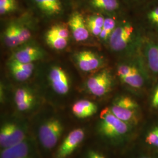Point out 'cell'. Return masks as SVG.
<instances>
[{
    "label": "cell",
    "instance_id": "obj_1",
    "mask_svg": "<svg viewBox=\"0 0 158 158\" xmlns=\"http://www.w3.org/2000/svg\"><path fill=\"white\" fill-rule=\"evenodd\" d=\"M143 37L141 29L130 11L118 17L107 45L120 59L134 56L140 53Z\"/></svg>",
    "mask_w": 158,
    "mask_h": 158
},
{
    "label": "cell",
    "instance_id": "obj_2",
    "mask_svg": "<svg viewBox=\"0 0 158 158\" xmlns=\"http://www.w3.org/2000/svg\"><path fill=\"white\" fill-rule=\"evenodd\" d=\"M131 126L117 117L107 107L100 114L97 131L103 139L111 143H119L124 141L130 134Z\"/></svg>",
    "mask_w": 158,
    "mask_h": 158
},
{
    "label": "cell",
    "instance_id": "obj_3",
    "mask_svg": "<svg viewBox=\"0 0 158 158\" xmlns=\"http://www.w3.org/2000/svg\"><path fill=\"white\" fill-rule=\"evenodd\" d=\"M131 13L145 36L158 37V0H151Z\"/></svg>",
    "mask_w": 158,
    "mask_h": 158
},
{
    "label": "cell",
    "instance_id": "obj_4",
    "mask_svg": "<svg viewBox=\"0 0 158 158\" xmlns=\"http://www.w3.org/2000/svg\"><path fill=\"white\" fill-rule=\"evenodd\" d=\"M119 119L131 125L136 124L140 116V107L132 97L121 95L114 98L109 107Z\"/></svg>",
    "mask_w": 158,
    "mask_h": 158
},
{
    "label": "cell",
    "instance_id": "obj_5",
    "mask_svg": "<svg viewBox=\"0 0 158 158\" xmlns=\"http://www.w3.org/2000/svg\"><path fill=\"white\" fill-rule=\"evenodd\" d=\"M79 6L91 12L119 17L130 12L123 0H74Z\"/></svg>",
    "mask_w": 158,
    "mask_h": 158
},
{
    "label": "cell",
    "instance_id": "obj_6",
    "mask_svg": "<svg viewBox=\"0 0 158 158\" xmlns=\"http://www.w3.org/2000/svg\"><path fill=\"white\" fill-rule=\"evenodd\" d=\"M34 11L48 19L62 17L69 9L70 0H28Z\"/></svg>",
    "mask_w": 158,
    "mask_h": 158
},
{
    "label": "cell",
    "instance_id": "obj_7",
    "mask_svg": "<svg viewBox=\"0 0 158 158\" xmlns=\"http://www.w3.org/2000/svg\"><path fill=\"white\" fill-rule=\"evenodd\" d=\"M64 131V125L57 118L51 117L44 121L38 128V136L42 147L48 150L55 147Z\"/></svg>",
    "mask_w": 158,
    "mask_h": 158
},
{
    "label": "cell",
    "instance_id": "obj_8",
    "mask_svg": "<svg viewBox=\"0 0 158 158\" xmlns=\"http://www.w3.org/2000/svg\"><path fill=\"white\" fill-rule=\"evenodd\" d=\"M27 125L16 121H9L1 125L0 146L1 149L14 147L26 139Z\"/></svg>",
    "mask_w": 158,
    "mask_h": 158
},
{
    "label": "cell",
    "instance_id": "obj_9",
    "mask_svg": "<svg viewBox=\"0 0 158 158\" xmlns=\"http://www.w3.org/2000/svg\"><path fill=\"white\" fill-rule=\"evenodd\" d=\"M140 55L154 81L158 78V37H143Z\"/></svg>",
    "mask_w": 158,
    "mask_h": 158
},
{
    "label": "cell",
    "instance_id": "obj_10",
    "mask_svg": "<svg viewBox=\"0 0 158 158\" xmlns=\"http://www.w3.org/2000/svg\"><path fill=\"white\" fill-rule=\"evenodd\" d=\"M114 85V77L107 69H102L88 79L85 87L91 94L102 97L111 90Z\"/></svg>",
    "mask_w": 158,
    "mask_h": 158
},
{
    "label": "cell",
    "instance_id": "obj_11",
    "mask_svg": "<svg viewBox=\"0 0 158 158\" xmlns=\"http://www.w3.org/2000/svg\"><path fill=\"white\" fill-rule=\"evenodd\" d=\"M73 60L79 69L91 72L104 68L106 59L100 54L91 51H79L74 53Z\"/></svg>",
    "mask_w": 158,
    "mask_h": 158
},
{
    "label": "cell",
    "instance_id": "obj_12",
    "mask_svg": "<svg viewBox=\"0 0 158 158\" xmlns=\"http://www.w3.org/2000/svg\"><path fill=\"white\" fill-rule=\"evenodd\" d=\"M85 131L76 128L69 132L57 150L55 158H66L70 156L85 139Z\"/></svg>",
    "mask_w": 158,
    "mask_h": 158
},
{
    "label": "cell",
    "instance_id": "obj_13",
    "mask_svg": "<svg viewBox=\"0 0 158 158\" xmlns=\"http://www.w3.org/2000/svg\"><path fill=\"white\" fill-rule=\"evenodd\" d=\"M49 84L53 91L57 94H67L70 89V81L67 73L59 66L51 68L48 74Z\"/></svg>",
    "mask_w": 158,
    "mask_h": 158
},
{
    "label": "cell",
    "instance_id": "obj_14",
    "mask_svg": "<svg viewBox=\"0 0 158 158\" xmlns=\"http://www.w3.org/2000/svg\"><path fill=\"white\" fill-rule=\"evenodd\" d=\"M45 52L39 46L26 44L16 48L12 54V59L23 63H34L42 59Z\"/></svg>",
    "mask_w": 158,
    "mask_h": 158
},
{
    "label": "cell",
    "instance_id": "obj_15",
    "mask_svg": "<svg viewBox=\"0 0 158 158\" xmlns=\"http://www.w3.org/2000/svg\"><path fill=\"white\" fill-rule=\"evenodd\" d=\"M14 102L19 111L27 113L35 107L37 98L35 93L31 88L21 87L14 92Z\"/></svg>",
    "mask_w": 158,
    "mask_h": 158
},
{
    "label": "cell",
    "instance_id": "obj_16",
    "mask_svg": "<svg viewBox=\"0 0 158 158\" xmlns=\"http://www.w3.org/2000/svg\"><path fill=\"white\" fill-rule=\"evenodd\" d=\"M68 25L76 41L83 42L89 38L90 32L87 27L85 18L77 10L70 14Z\"/></svg>",
    "mask_w": 158,
    "mask_h": 158
},
{
    "label": "cell",
    "instance_id": "obj_17",
    "mask_svg": "<svg viewBox=\"0 0 158 158\" xmlns=\"http://www.w3.org/2000/svg\"><path fill=\"white\" fill-rule=\"evenodd\" d=\"M8 66L13 78L18 81H25L32 75L35 70L34 63H23L10 59Z\"/></svg>",
    "mask_w": 158,
    "mask_h": 158
},
{
    "label": "cell",
    "instance_id": "obj_18",
    "mask_svg": "<svg viewBox=\"0 0 158 158\" xmlns=\"http://www.w3.org/2000/svg\"><path fill=\"white\" fill-rule=\"evenodd\" d=\"M98 107L94 102L88 100H80L74 102L72 108L75 117L80 119L87 118L94 115Z\"/></svg>",
    "mask_w": 158,
    "mask_h": 158
},
{
    "label": "cell",
    "instance_id": "obj_19",
    "mask_svg": "<svg viewBox=\"0 0 158 158\" xmlns=\"http://www.w3.org/2000/svg\"><path fill=\"white\" fill-rule=\"evenodd\" d=\"M6 149L16 158H36L34 145L28 138L15 146Z\"/></svg>",
    "mask_w": 158,
    "mask_h": 158
},
{
    "label": "cell",
    "instance_id": "obj_20",
    "mask_svg": "<svg viewBox=\"0 0 158 158\" xmlns=\"http://www.w3.org/2000/svg\"><path fill=\"white\" fill-rule=\"evenodd\" d=\"M2 40L4 45L10 48H16L19 46L18 37V21H12L8 24L4 31Z\"/></svg>",
    "mask_w": 158,
    "mask_h": 158
},
{
    "label": "cell",
    "instance_id": "obj_21",
    "mask_svg": "<svg viewBox=\"0 0 158 158\" xmlns=\"http://www.w3.org/2000/svg\"><path fill=\"white\" fill-rule=\"evenodd\" d=\"M106 15L100 14L91 12L90 15L85 18L87 27L90 34L94 36H98L102 32L104 25Z\"/></svg>",
    "mask_w": 158,
    "mask_h": 158
},
{
    "label": "cell",
    "instance_id": "obj_22",
    "mask_svg": "<svg viewBox=\"0 0 158 158\" xmlns=\"http://www.w3.org/2000/svg\"><path fill=\"white\" fill-rule=\"evenodd\" d=\"M31 15L27 14L18 20V37L19 46L27 43L32 36V31L31 28V21H28Z\"/></svg>",
    "mask_w": 158,
    "mask_h": 158
},
{
    "label": "cell",
    "instance_id": "obj_23",
    "mask_svg": "<svg viewBox=\"0 0 158 158\" xmlns=\"http://www.w3.org/2000/svg\"><path fill=\"white\" fill-rule=\"evenodd\" d=\"M45 40L48 45L57 51L64 49L68 45L69 40L64 39L49 29L45 34Z\"/></svg>",
    "mask_w": 158,
    "mask_h": 158
},
{
    "label": "cell",
    "instance_id": "obj_24",
    "mask_svg": "<svg viewBox=\"0 0 158 158\" xmlns=\"http://www.w3.org/2000/svg\"><path fill=\"white\" fill-rule=\"evenodd\" d=\"M117 19L118 17L106 15L102 32L99 36L100 39L102 42L106 43V44H107L110 35L116 27Z\"/></svg>",
    "mask_w": 158,
    "mask_h": 158
},
{
    "label": "cell",
    "instance_id": "obj_25",
    "mask_svg": "<svg viewBox=\"0 0 158 158\" xmlns=\"http://www.w3.org/2000/svg\"><path fill=\"white\" fill-rule=\"evenodd\" d=\"M18 8L17 0H0V14L1 16L14 12Z\"/></svg>",
    "mask_w": 158,
    "mask_h": 158
},
{
    "label": "cell",
    "instance_id": "obj_26",
    "mask_svg": "<svg viewBox=\"0 0 158 158\" xmlns=\"http://www.w3.org/2000/svg\"><path fill=\"white\" fill-rule=\"evenodd\" d=\"M145 141L148 145L158 149V124L153 125L147 131Z\"/></svg>",
    "mask_w": 158,
    "mask_h": 158
},
{
    "label": "cell",
    "instance_id": "obj_27",
    "mask_svg": "<svg viewBox=\"0 0 158 158\" xmlns=\"http://www.w3.org/2000/svg\"><path fill=\"white\" fill-rule=\"evenodd\" d=\"M153 82L154 85L149 98V105L153 110L158 111V78Z\"/></svg>",
    "mask_w": 158,
    "mask_h": 158
},
{
    "label": "cell",
    "instance_id": "obj_28",
    "mask_svg": "<svg viewBox=\"0 0 158 158\" xmlns=\"http://www.w3.org/2000/svg\"><path fill=\"white\" fill-rule=\"evenodd\" d=\"M53 32L57 34L59 36L69 40L70 32L68 27L63 23H56L49 29Z\"/></svg>",
    "mask_w": 158,
    "mask_h": 158
},
{
    "label": "cell",
    "instance_id": "obj_29",
    "mask_svg": "<svg viewBox=\"0 0 158 158\" xmlns=\"http://www.w3.org/2000/svg\"><path fill=\"white\" fill-rule=\"evenodd\" d=\"M151 0H123L125 5L130 12L145 4Z\"/></svg>",
    "mask_w": 158,
    "mask_h": 158
},
{
    "label": "cell",
    "instance_id": "obj_30",
    "mask_svg": "<svg viewBox=\"0 0 158 158\" xmlns=\"http://www.w3.org/2000/svg\"><path fill=\"white\" fill-rule=\"evenodd\" d=\"M86 158H106L102 153L94 150H89L86 154Z\"/></svg>",
    "mask_w": 158,
    "mask_h": 158
},
{
    "label": "cell",
    "instance_id": "obj_31",
    "mask_svg": "<svg viewBox=\"0 0 158 158\" xmlns=\"http://www.w3.org/2000/svg\"><path fill=\"white\" fill-rule=\"evenodd\" d=\"M1 158H16L8 149H3L1 151Z\"/></svg>",
    "mask_w": 158,
    "mask_h": 158
},
{
    "label": "cell",
    "instance_id": "obj_32",
    "mask_svg": "<svg viewBox=\"0 0 158 158\" xmlns=\"http://www.w3.org/2000/svg\"><path fill=\"white\" fill-rule=\"evenodd\" d=\"M148 158V157H143V158Z\"/></svg>",
    "mask_w": 158,
    "mask_h": 158
}]
</instances>
